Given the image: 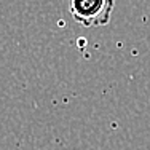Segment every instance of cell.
<instances>
[{"label":"cell","mask_w":150,"mask_h":150,"mask_svg":"<svg viewBox=\"0 0 150 150\" xmlns=\"http://www.w3.org/2000/svg\"><path fill=\"white\" fill-rule=\"evenodd\" d=\"M115 0H70L69 13L83 27H102L110 23Z\"/></svg>","instance_id":"1"}]
</instances>
